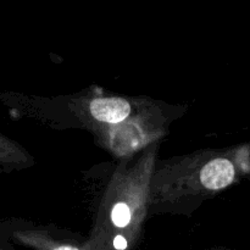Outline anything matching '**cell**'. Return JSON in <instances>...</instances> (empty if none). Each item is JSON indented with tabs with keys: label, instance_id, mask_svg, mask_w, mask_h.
<instances>
[{
	"label": "cell",
	"instance_id": "6da1fadb",
	"mask_svg": "<svg viewBox=\"0 0 250 250\" xmlns=\"http://www.w3.org/2000/svg\"><path fill=\"white\" fill-rule=\"evenodd\" d=\"M233 164L227 159H215L203 167L200 181L208 189L217 190L231 185L234 180Z\"/></svg>",
	"mask_w": 250,
	"mask_h": 250
},
{
	"label": "cell",
	"instance_id": "7a4b0ae2",
	"mask_svg": "<svg viewBox=\"0 0 250 250\" xmlns=\"http://www.w3.org/2000/svg\"><path fill=\"white\" fill-rule=\"evenodd\" d=\"M90 112L99 121L115 125L128 116L131 105L122 98H100L90 103Z\"/></svg>",
	"mask_w": 250,
	"mask_h": 250
},
{
	"label": "cell",
	"instance_id": "3957f363",
	"mask_svg": "<svg viewBox=\"0 0 250 250\" xmlns=\"http://www.w3.org/2000/svg\"><path fill=\"white\" fill-rule=\"evenodd\" d=\"M111 220L116 227H126L131 222V210L125 203H119L112 209Z\"/></svg>",
	"mask_w": 250,
	"mask_h": 250
},
{
	"label": "cell",
	"instance_id": "277c9868",
	"mask_svg": "<svg viewBox=\"0 0 250 250\" xmlns=\"http://www.w3.org/2000/svg\"><path fill=\"white\" fill-rule=\"evenodd\" d=\"M114 247L119 250H125L127 248V241L122 236H117L114 239Z\"/></svg>",
	"mask_w": 250,
	"mask_h": 250
},
{
	"label": "cell",
	"instance_id": "5b68a950",
	"mask_svg": "<svg viewBox=\"0 0 250 250\" xmlns=\"http://www.w3.org/2000/svg\"><path fill=\"white\" fill-rule=\"evenodd\" d=\"M54 250H78V249L71 246H61V247H58V248H55Z\"/></svg>",
	"mask_w": 250,
	"mask_h": 250
}]
</instances>
